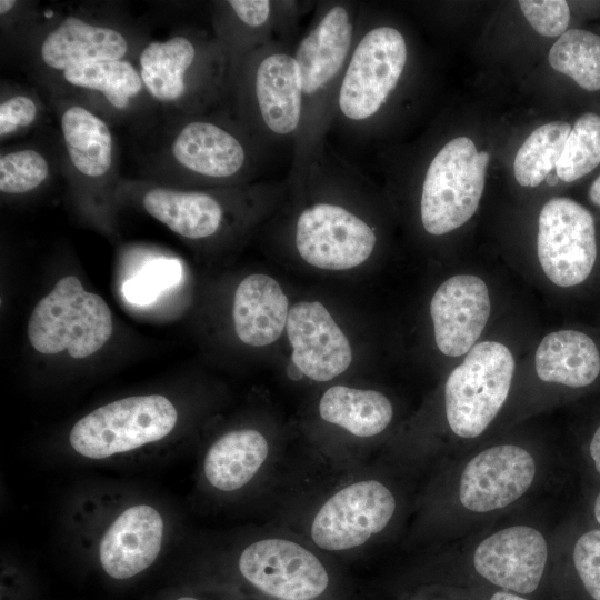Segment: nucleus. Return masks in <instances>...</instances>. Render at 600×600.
<instances>
[{
    "mask_svg": "<svg viewBox=\"0 0 600 600\" xmlns=\"http://www.w3.org/2000/svg\"><path fill=\"white\" fill-rule=\"evenodd\" d=\"M308 169L314 173L323 198L318 197L307 179L297 186H306L314 196L294 220L293 243L298 254L310 266L323 270H348L360 266L377 246L374 228L342 201L327 198L317 166L311 162Z\"/></svg>",
    "mask_w": 600,
    "mask_h": 600,
    "instance_id": "obj_4",
    "label": "nucleus"
},
{
    "mask_svg": "<svg viewBox=\"0 0 600 600\" xmlns=\"http://www.w3.org/2000/svg\"><path fill=\"white\" fill-rule=\"evenodd\" d=\"M361 9V4L351 1L319 2L309 28L293 49L301 73L302 120L293 143L291 186L301 181L327 143Z\"/></svg>",
    "mask_w": 600,
    "mask_h": 600,
    "instance_id": "obj_1",
    "label": "nucleus"
},
{
    "mask_svg": "<svg viewBox=\"0 0 600 600\" xmlns=\"http://www.w3.org/2000/svg\"><path fill=\"white\" fill-rule=\"evenodd\" d=\"M16 3L17 2L14 0H1L0 1V13L1 14L8 13L9 11H11L13 9Z\"/></svg>",
    "mask_w": 600,
    "mask_h": 600,
    "instance_id": "obj_39",
    "label": "nucleus"
},
{
    "mask_svg": "<svg viewBox=\"0 0 600 600\" xmlns=\"http://www.w3.org/2000/svg\"><path fill=\"white\" fill-rule=\"evenodd\" d=\"M262 144L248 131L209 119L187 122L171 146L174 161L188 173L209 181L254 174Z\"/></svg>",
    "mask_w": 600,
    "mask_h": 600,
    "instance_id": "obj_10",
    "label": "nucleus"
},
{
    "mask_svg": "<svg viewBox=\"0 0 600 600\" xmlns=\"http://www.w3.org/2000/svg\"><path fill=\"white\" fill-rule=\"evenodd\" d=\"M181 278L182 267L179 261L156 260L122 284V294L131 303L148 304L154 301L163 290L179 283Z\"/></svg>",
    "mask_w": 600,
    "mask_h": 600,
    "instance_id": "obj_32",
    "label": "nucleus"
},
{
    "mask_svg": "<svg viewBox=\"0 0 600 600\" xmlns=\"http://www.w3.org/2000/svg\"><path fill=\"white\" fill-rule=\"evenodd\" d=\"M490 600H527L520 596L508 592H496Z\"/></svg>",
    "mask_w": 600,
    "mask_h": 600,
    "instance_id": "obj_38",
    "label": "nucleus"
},
{
    "mask_svg": "<svg viewBox=\"0 0 600 600\" xmlns=\"http://www.w3.org/2000/svg\"><path fill=\"white\" fill-rule=\"evenodd\" d=\"M547 557V542L538 530L513 526L481 541L474 551L473 564L491 583L527 594L539 586Z\"/></svg>",
    "mask_w": 600,
    "mask_h": 600,
    "instance_id": "obj_16",
    "label": "nucleus"
},
{
    "mask_svg": "<svg viewBox=\"0 0 600 600\" xmlns=\"http://www.w3.org/2000/svg\"><path fill=\"white\" fill-rule=\"evenodd\" d=\"M589 198L592 203L600 207V174L589 188Z\"/></svg>",
    "mask_w": 600,
    "mask_h": 600,
    "instance_id": "obj_37",
    "label": "nucleus"
},
{
    "mask_svg": "<svg viewBox=\"0 0 600 600\" xmlns=\"http://www.w3.org/2000/svg\"><path fill=\"white\" fill-rule=\"evenodd\" d=\"M537 250L552 283L562 288L582 283L597 258L592 214L570 198L548 200L539 214Z\"/></svg>",
    "mask_w": 600,
    "mask_h": 600,
    "instance_id": "obj_9",
    "label": "nucleus"
},
{
    "mask_svg": "<svg viewBox=\"0 0 600 600\" xmlns=\"http://www.w3.org/2000/svg\"><path fill=\"white\" fill-rule=\"evenodd\" d=\"M534 367L544 382L582 388L598 378L600 353L588 334L577 330H559L541 340L536 351Z\"/></svg>",
    "mask_w": 600,
    "mask_h": 600,
    "instance_id": "obj_21",
    "label": "nucleus"
},
{
    "mask_svg": "<svg viewBox=\"0 0 600 600\" xmlns=\"http://www.w3.org/2000/svg\"><path fill=\"white\" fill-rule=\"evenodd\" d=\"M546 180L549 186H556L559 181V177L557 173H550L547 176Z\"/></svg>",
    "mask_w": 600,
    "mask_h": 600,
    "instance_id": "obj_41",
    "label": "nucleus"
},
{
    "mask_svg": "<svg viewBox=\"0 0 600 600\" xmlns=\"http://www.w3.org/2000/svg\"><path fill=\"white\" fill-rule=\"evenodd\" d=\"M60 122L73 167L91 178L106 174L112 163V136L106 122L81 106L66 109Z\"/></svg>",
    "mask_w": 600,
    "mask_h": 600,
    "instance_id": "obj_26",
    "label": "nucleus"
},
{
    "mask_svg": "<svg viewBox=\"0 0 600 600\" xmlns=\"http://www.w3.org/2000/svg\"><path fill=\"white\" fill-rule=\"evenodd\" d=\"M430 313L439 350L449 357L469 352L490 316V297L484 281L472 274L447 279L431 299Z\"/></svg>",
    "mask_w": 600,
    "mask_h": 600,
    "instance_id": "obj_15",
    "label": "nucleus"
},
{
    "mask_svg": "<svg viewBox=\"0 0 600 600\" xmlns=\"http://www.w3.org/2000/svg\"><path fill=\"white\" fill-rule=\"evenodd\" d=\"M49 176L46 158L33 149L12 151L0 157V190L24 193L38 188Z\"/></svg>",
    "mask_w": 600,
    "mask_h": 600,
    "instance_id": "obj_31",
    "label": "nucleus"
},
{
    "mask_svg": "<svg viewBox=\"0 0 600 600\" xmlns=\"http://www.w3.org/2000/svg\"><path fill=\"white\" fill-rule=\"evenodd\" d=\"M549 63L588 91L600 90V36L567 30L549 51Z\"/></svg>",
    "mask_w": 600,
    "mask_h": 600,
    "instance_id": "obj_29",
    "label": "nucleus"
},
{
    "mask_svg": "<svg viewBox=\"0 0 600 600\" xmlns=\"http://www.w3.org/2000/svg\"><path fill=\"white\" fill-rule=\"evenodd\" d=\"M163 536L160 513L147 504L126 509L110 524L99 548L102 569L114 579L131 578L153 563Z\"/></svg>",
    "mask_w": 600,
    "mask_h": 600,
    "instance_id": "obj_17",
    "label": "nucleus"
},
{
    "mask_svg": "<svg viewBox=\"0 0 600 600\" xmlns=\"http://www.w3.org/2000/svg\"><path fill=\"white\" fill-rule=\"evenodd\" d=\"M214 48L211 46L199 50L192 40L183 36L148 43L139 58V73L143 87L159 101L180 100L187 92L188 74H191L198 61L208 58L206 53Z\"/></svg>",
    "mask_w": 600,
    "mask_h": 600,
    "instance_id": "obj_20",
    "label": "nucleus"
},
{
    "mask_svg": "<svg viewBox=\"0 0 600 600\" xmlns=\"http://www.w3.org/2000/svg\"><path fill=\"white\" fill-rule=\"evenodd\" d=\"M242 576L262 592L281 600H310L328 587L319 559L300 544L283 539L251 543L241 553Z\"/></svg>",
    "mask_w": 600,
    "mask_h": 600,
    "instance_id": "obj_12",
    "label": "nucleus"
},
{
    "mask_svg": "<svg viewBox=\"0 0 600 600\" xmlns=\"http://www.w3.org/2000/svg\"><path fill=\"white\" fill-rule=\"evenodd\" d=\"M142 203L154 219L177 234L193 240L216 234L224 217L220 200L203 191L154 188L144 194Z\"/></svg>",
    "mask_w": 600,
    "mask_h": 600,
    "instance_id": "obj_22",
    "label": "nucleus"
},
{
    "mask_svg": "<svg viewBox=\"0 0 600 600\" xmlns=\"http://www.w3.org/2000/svg\"><path fill=\"white\" fill-rule=\"evenodd\" d=\"M268 451L266 438L257 430L228 432L208 450L204 474L219 490H237L252 479L267 459Z\"/></svg>",
    "mask_w": 600,
    "mask_h": 600,
    "instance_id": "obj_24",
    "label": "nucleus"
},
{
    "mask_svg": "<svg viewBox=\"0 0 600 600\" xmlns=\"http://www.w3.org/2000/svg\"><path fill=\"white\" fill-rule=\"evenodd\" d=\"M594 516H596L597 521L600 523V492L597 496L596 501H594Z\"/></svg>",
    "mask_w": 600,
    "mask_h": 600,
    "instance_id": "obj_40",
    "label": "nucleus"
},
{
    "mask_svg": "<svg viewBox=\"0 0 600 600\" xmlns=\"http://www.w3.org/2000/svg\"><path fill=\"white\" fill-rule=\"evenodd\" d=\"M571 126L552 121L537 128L519 148L513 172L522 187L539 186L556 168L563 151Z\"/></svg>",
    "mask_w": 600,
    "mask_h": 600,
    "instance_id": "obj_28",
    "label": "nucleus"
},
{
    "mask_svg": "<svg viewBox=\"0 0 600 600\" xmlns=\"http://www.w3.org/2000/svg\"><path fill=\"white\" fill-rule=\"evenodd\" d=\"M514 360L504 344H474L463 362L449 374L444 403L451 430L462 438L480 436L507 400Z\"/></svg>",
    "mask_w": 600,
    "mask_h": 600,
    "instance_id": "obj_7",
    "label": "nucleus"
},
{
    "mask_svg": "<svg viewBox=\"0 0 600 600\" xmlns=\"http://www.w3.org/2000/svg\"><path fill=\"white\" fill-rule=\"evenodd\" d=\"M244 129L259 143H293L302 120L301 73L288 42L273 41L239 60Z\"/></svg>",
    "mask_w": 600,
    "mask_h": 600,
    "instance_id": "obj_3",
    "label": "nucleus"
},
{
    "mask_svg": "<svg viewBox=\"0 0 600 600\" xmlns=\"http://www.w3.org/2000/svg\"><path fill=\"white\" fill-rule=\"evenodd\" d=\"M319 413L324 421L357 437H372L388 427L393 409L389 399L376 390L334 386L323 393Z\"/></svg>",
    "mask_w": 600,
    "mask_h": 600,
    "instance_id": "obj_25",
    "label": "nucleus"
},
{
    "mask_svg": "<svg viewBox=\"0 0 600 600\" xmlns=\"http://www.w3.org/2000/svg\"><path fill=\"white\" fill-rule=\"evenodd\" d=\"M36 102L28 96L16 94L0 104V136L4 138L19 128L29 127L37 118Z\"/></svg>",
    "mask_w": 600,
    "mask_h": 600,
    "instance_id": "obj_35",
    "label": "nucleus"
},
{
    "mask_svg": "<svg viewBox=\"0 0 600 600\" xmlns=\"http://www.w3.org/2000/svg\"><path fill=\"white\" fill-rule=\"evenodd\" d=\"M590 454L597 471L600 473V426L598 427L591 439Z\"/></svg>",
    "mask_w": 600,
    "mask_h": 600,
    "instance_id": "obj_36",
    "label": "nucleus"
},
{
    "mask_svg": "<svg viewBox=\"0 0 600 600\" xmlns=\"http://www.w3.org/2000/svg\"><path fill=\"white\" fill-rule=\"evenodd\" d=\"M286 328L292 346V362L310 379L328 381L350 366V343L320 302L300 301L293 304Z\"/></svg>",
    "mask_w": 600,
    "mask_h": 600,
    "instance_id": "obj_14",
    "label": "nucleus"
},
{
    "mask_svg": "<svg viewBox=\"0 0 600 600\" xmlns=\"http://www.w3.org/2000/svg\"><path fill=\"white\" fill-rule=\"evenodd\" d=\"M112 333L111 311L74 276L60 279L33 309L28 323L30 344L40 353L67 350L76 359L97 352Z\"/></svg>",
    "mask_w": 600,
    "mask_h": 600,
    "instance_id": "obj_5",
    "label": "nucleus"
},
{
    "mask_svg": "<svg viewBox=\"0 0 600 600\" xmlns=\"http://www.w3.org/2000/svg\"><path fill=\"white\" fill-rule=\"evenodd\" d=\"M63 78L74 87L101 92L117 109L127 108L143 88L140 73L126 60L79 64L63 71Z\"/></svg>",
    "mask_w": 600,
    "mask_h": 600,
    "instance_id": "obj_27",
    "label": "nucleus"
},
{
    "mask_svg": "<svg viewBox=\"0 0 600 600\" xmlns=\"http://www.w3.org/2000/svg\"><path fill=\"white\" fill-rule=\"evenodd\" d=\"M304 4L280 0H229L224 2L239 32V60L273 41L289 43Z\"/></svg>",
    "mask_w": 600,
    "mask_h": 600,
    "instance_id": "obj_23",
    "label": "nucleus"
},
{
    "mask_svg": "<svg viewBox=\"0 0 600 600\" xmlns=\"http://www.w3.org/2000/svg\"><path fill=\"white\" fill-rule=\"evenodd\" d=\"M600 163V117L593 112L580 116L567 138L556 166L560 180L572 182Z\"/></svg>",
    "mask_w": 600,
    "mask_h": 600,
    "instance_id": "obj_30",
    "label": "nucleus"
},
{
    "mask_svg": "<svg viewBox=\"0 0 600 600\" xmlns=\"http://www.w3.org/2000/svg\"><path fill=\"white\" fill-rule=\"evenodd\" d=\"M573 562L586 590L600 600V530L588 531L577 540Z\"/></svg>",
    "mask_w": 600,
    "mask_h": 600,
    "instance_id": "obj_34",
    "label": "nucleus"
},
{
    "mask_svg": "<svg viewBox=\"0 0 600 600\" xmlns=\"http://www.w3.org/2000/svg\"><path fill=\"white\" fill-rule=\"evenodd\" d=\"M394 509V497L386 486L359 481L326 501L313 519L311 537L324 550L356 548L384 529Z\"/></svg>",
    "mask_w": 600,
    "mask_h": 600,
    "instance_id": "obj_11",
    "label": "nucleus"
},
{
    "mask_svg": "<svg viewBox=\"0 0 600 600\" xmlns=\"http://www.w3.org/2000/svg\"><path fill=\"white\" fill-rule=\"evenodd\" d=\"M468 137L443 144L428 163L421 184L420 219L432 236L463 226L477 211L489 162Z\"/></svg>",
    "mask_w": 600,
    "mask_h": 600,
    "instance_id": "obj_6",
    "label": "nucleus"
},
{
    "mask_svg": "<svg viewBox=\"0 0 600 600\" xmlns=\"http://www.w3.org/2000/svg\"><path fill=\"white\" fill-rule=\"evenodd\" d=\"M520 9L541 36L560 37L567 31L570 21V9L564 0H520Z\"/></svg>",
    "mask_w": 600,
    "mask_h": 600,
    "instance_id": "obj_33",
    "label": "nucleus"
},
{
    "mask_svg": "<svg viewBox=\"0 0 600 600\" xmlns=\"http://www.w3.org/2000/svg\"><path fill=\"white\" fill-rule=\"evenodd\" d=\"M127 51V40L119 31L76 17L66 18L40 47L46 66L61 71L83 63L122 60Z\"/></svg>",
    "mask_w": 600,
    "mask_h": 600,
    "instance_id": "obj_19",
    "label": "nucleus"
},
{
    "mask_svg": "<svg viewBox=\"0 0 600 600\" xmlns=\"http://www.w3.org/2000/svg\"><path fill=\"white\" fill-rule=\"evenodd\" d=\"M232 314L239 339L249 346L263 347L274 342L286 328L289 301L278 281L254 273L238 286Z\"/></svg>",
    "mask_w": 600,
    "mask_h": 600,
    "instance_id": "obj_18",
    "label": "nucleus"
},
{
    "mask_svg": "<svg viewBox=\"0 0 600 600\" xmlns=\"http://www.w3.org/2000/svg\"><path fill=\"white\" fill-rule=\"evenodd\" d=\"M407 63L408 44L403 33L390 24L363 22L360 14L332 126L337 123L363 138L397 90Z\"/></svg>",
    "mask_w": 600,
    "mask_h": 600,
    "instance_id": "obj_2",
    "label": "nucleus"
},
{
    "mask_svg": "<svg viewBox=\"0 0 600 600\" xmlns=\"http://www.w3.org/2000/svg\"><path fill=\"white\" fill-rule=\"evenodd\" d=\"M177 600H197L196 598H191V597H182V598H179Z\"/></svg>",
    "mask_w": 600,
    "mask_h": 600,
    "instance_id": "obj_42",
    "label": "nucleus"
},
{
    "mask_svg": "<svg viewBox=\"0 0 600 600\" xmlns=\"http://www.w3.org/2000/svg\"><path fill=\"white\" fill-rule=\"evenodd\" d=\"M177 419L174 406L163 396L123 398L81 418L72 427L69 441L79 454L104 459L161 440Z\"/></svg>",
    "mask_w": 600,
    "mask_h": 600,
    "instance_id": "obj_8",
    "label": "nucleus"
},
{
    "mask_svg": "<svg viewBox=\"0 0 600 600\" xmlns=\"http://www.w3.org/2000/svg\"><path fill=\"white\" fill-rule=\"evenodd\" d=\"M536 474L532 456L514 444L491 447L466 466L459 487L462 506L474 512L504 508L519 499Z\"/></svg>",
    "mask_w": 600,
    "mask_h": 600,
    "instance_id": "obj_13",
    "label": "nucleus"
}]
</instances>
